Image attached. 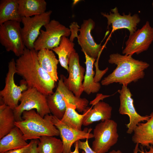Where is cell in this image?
Segmentation results:
<instances>
[{
  "instance_id": "2e32d148",
  "label": "cell",
  "mask_w": 153,
  "mask_h": 153,
  "mask_svg": "<svg viewBox=\"0 0 153 153\" xmlns=\"http://www.w3.org/2000/svg\"><path fill=\"white\" fill-rule=\"evenodd\" d=\"M112 110L111 106L103 101H99L94 103L93 108L88 107L84 111L86 113L83 120L82 125L87 126L96 121L110 119Z\"/></svg>"
},
{
  "instance_id": "4316f807",
  "label": "cell",
  "mask_w": 153,
  "mask_h": 153,
  "mask_svg": "<svg viewBox=\"0 0 153 153\" xmlns=\"http://www.w3.org/2000/svg\"><path fill=\"white\" fill-rule=\"evenodd\" d=\"M38 153H63V145L61 140L53 136H44L39 139Z\"/></svg>"
},
{
  "instance_id": "7402d4cb",
  "label": "cell",
  "mask_w": 153,
  "mask_h": 153,
  "mask_svg": "<svg viewBox=\"0 0 153 153\" xmlns=\"http://www.w3.org/2000/svg\"><path fill=\"white\" fill-rule=\"evenodd\" d=\"M84 53L85 58L86 69L82 87L83 91L90 95L91 93L98 92L101 86L98 82H95L94 77L95 74L93 70V65L96 59L90 57L86 53Z\"/></svg>"
},
{
  "instance_id": "603a6c76",
  "label": "cell",
  "mask_w": 153,
  "mask_h": 153,
  "mask_svg": "<svg viewBox=\"0 0 153 153\" xmlns=\"http://www.w3.org/2000/svg\"><path fill=\"white\" fill-rule=\"evenodd\" d=\"M47 100L50 112L53 116L61 120L65 112L66 105L63 94L58 86L52 94L47 96Z\"/></svg>"
},
{
  "instance_id": "d590c367",
  "label": "cell",
  "mask_w": 153,
  "mask_h": 153,
  "mask_svg": "<svg viewBox=\"0 0 153 153\" xmlns=\"http://www.w3.org/2000/svg\"><path fill=\"white\" fill-rule=\"evenodd\" d=\"M107 153H123L120 150H113Z\"/></svg>"
},
{
  "instance_id": "9a60e30c",
  "label": "cell",
  "mask_w": 153,
  "mask_h": 153,
  "mask_svg": "<svg viewBox=\"0 0 153 153\" xmlns=\"http://www.w3.org/2000/svg\"><path fill=\"white\" fill-rule=\"evenodd\" d=\"M123 14H120L116 7L111 9L109 14L101 12V15L107 19V29L111 26V33L117 29H126L129 30V35H131L137 30V25L140 21L139 15L135 14L131 15L130 12L127 15L124 13Z\"/></svg>"
},
{
  "instance_id": "6da1fadb",
  "label": "cell",
  "mask_w": 153,
  "mask_h": 153,
  "mask_svg": "<svg viewBox=\"0 0 153 153\" xmlns=\"http://www.w3.org/2000/svg\"><path fill=\"white\" fill-rule=\"evenodd\" d=\"M38 51L26 47L16 60V73L26 82L28 88H34L46 96L52 94L55 81L40 65Z\"/></svg>"
},
{
  "instance_id": "e0dca14e",
  "label": "cell",
  "mask_w": 153,
  "mask_h": 153,
  "mask_svg": "<svg viewBox=\"0 0 153 153\" xmlns=\"http://www.w3.org/2000/svg\"><path fill=\"white\" fill-rule=\"evenodd\" d=\"M149 119L145 123H140L133 130L132 141L149 148L153 145V112Z\"/></svg>"
},
{
  "instance_id": "8fae6325",
  "label": "cell",
  "mask_w": 153,
  "mask_h": 153,
  "mask_svg": "<svg viewBox=\"0 0 153 153\" xmlns=\"http://www.w3.org/2000/svg\"><path fill=\"white\" fill-rule=\"evenodd\" d=\"M118 92L120 94V105L119 112L122 115H127L129 118V122L126 124L128 128L126 132L131 134L141 122L148 120L150 117V115L142 116L136 111L135 108L133 100L132 98L131 94L127 86L122 85V88L119 90Z\"/></svg>"
},
{
  "instance_id": "3957f363",
  "label": "cell",
  "mask_w": 153,
  "mask_h": 153,
  "mask_svg": "<svg viewBox=\"0 0 153 153\" xmlns=\"http://www.w3.org/2000/svg\"><path fill=\"white\" fill-rule=\"evenodd\" d=\"M53 115L49 114L42 117L34 110L24 111L23 120L16 121L15 126L22 132L25 139H39L44 136L60 135V131L53 122Z\"/></svg>"
},
{
  "instance_id": "30bf717a",
  "label": "cell",
  "mask_w": 153,
  "mask_h": 153,
  "mask_svg": "<svg viewBox=\"0 0 153 153\" xmlns=\"http://www.w3.org/2000/svg\"><path fill=\"white\" fill-rule=\"evenodd\" d=\"M153 41V27L147 21L140 29L129 35L123 50L124 55L138 54L147 50Z\"/></svg>"
},
{
  "instance_id": "f1b7e54d",
  "label": "cell",
  "mask_w": 153,
  "mask_h": 153,
  "mask_svg": "<svg viewBox=\"0 0 153 153\" xmlns=\"http://www.w3.org/2000/svg\"><path fill=\"white\" fill-rule=\"evenodd\" d=\"M34 140H31L28 144L24 147L10 150L4 153H30Z\"/></svg>"
},
{
  "instance_id": "9c48e42d",
  "label": "cell",
  "mask_w": 153,
  "mask_h": 153,
  "mask_svg": "<svg viewBox=\"0 0 153 153\" xmlns=\"http://www.w3.org/2000/svg\"><path fill=\"white\" fill-rule=\"evenodd\" d=\"M52 12L50 10L33 16L22 17L23 27L21 33L26 48L34 49V43L41 33V29L50 22Z\"/></svg>"
},
{
  "instance_id": "cb8c5ba5",
  "label": "cell",
  "mask_w": 153,
  "mask_h": 153,
  "mask_svg": "<svg viewBox=\"0 0 153 153\" xmlns=\"http://www.w3.org/2000/svg\"><path fill=\"white\" fill-rule=\"evenodd\" d=\"M75 44L67 37H61L59 45L52 49L58 56L59 62L61 66L69 72V60L71 54L76 51L74 49Z\"/></svg>"
},
{
  "instance_id": "8992f818",
  "label": "cell",
  "mask_w": 153,
  "mask_h": 153,
  "mask_svg": "<svg viewBox=\"0 0 153 153\" xmlns=\"http://www.w3.org/2000/svg\"><path fill=\"white\" fill-rule=\"evenodd\" d=\"M44 27L45 30L41 29V33L34 43V49L37 51L42 49L52 50L59 45L62 37H67L71 34L70 29L54 19Z\"/></svg>"
},
{
  "instance_id": "ba28073f",
  "label": "cell",
  "mask_w": 153,
  "mask_h": 153,
  "mask_svg": "<svg viewBox=\"0 0 153 153\" xmlns=\"http://www.w3.org/2000/svg\"><path fill=\"white\" fill-rule=\"evenodd\" d=\"M20 22L8 21L0 25V43L7 52L19 57L26 47L21 33Z\"/></svg>"
},
{
  "instance_id": "52a82bcc",
  "label": "cell",
  "mask_w": 153,
  "mask_h": 153,
  "mask_svg": "<svg viewBox=\"0 0 153 153\" xmlns=\"http://www.w3.org/2000/svg\"><path fill=\"white\" fill-rule=\"evenodd\" d=\"M8 68L5 86L0 91V96L3 103L14 110L19 105L23 92L27 90L28 87L24 80L21 81L19 86L15 83L14 77L16 71V61L14 58L8 63Z\"/></svg>"
},
{
  "instance_id": "4dcf8cb0",
  "label": "cell",
  "mask_w": 153,
  "mask_h": 153,
  "mask_svg": "<svg viewBox=\"0 0 153 153\" xmlns=\"http://www.w3.org/2000/svg\"><path fill=\"white\" fill-rule=\"evenodd\" d=\"M70 30L71 32V35L69 39L70 41L73 42L74 39L77 37L78 36V32L79 31V28L80 27L78 26L76 22H73L70 26Z\"/></svg>"
},
{
  "instance_id": "d6986e66",
  "label": "cell",
  "mask_w": 153,
  "mask_h": 153,
  "mask_svg": "<svg viewBox=\"0 0 153 153\" xmlns=\"http://www.w3.org/2000/svg\"><path fill=\"white\" fill-rule=\"evenodd\" d=\"M20 130L15 126L7 134L0 140V153L20 148L27 145Z\"/></svg>"
},
{
  "instance_id": "ac0fdd59",
  "label": "cell",
  "mask_w": 153,
  "mask_h": 153,
  "mask_svg": "<svg viewBox=\"0 0 153 153\" xmlns=\"http://www.w3.org/2000/svg\"><path fill=\"white\" fill-rule=\"evenodd\" d=\"M37 57L43 69L55 82L59 80L57 65L59 62L53 51L48 49L41 50L38 51Z\"/></svg>"
},
{
  "instance_id": "5bb4252c",
  "label": "cell",
  "mask_w": 153,
  "mask_h": 153,
  "mask_svg": "<svg viewBox=\"0 0 153 153\" xmlns=\"http://www.w3.org/2000/svg\"><path fill=\"white\" fill-rule=\"evenodd\" d=\"M95 26V22L92 19L84 20L79 29L80 33L77 38L82 51L96 59L99 56L103 46L101 44L95 42L91 35V31Z\"/></svg>"
},
{
  "instance_id": "e575fe53",
  "label": "cell",
  "mask_w": 153,
  "mask_h": 153,
  "mask_svg": "<svg viewBox=\"0 0 153 153\" xmlns=\"http://www.w3.org/2000/svg\"><path fill=\"white\" fill-rule=\"evenodd\" d=\"M139 144L137 143L136 144L135 148L133 151V153H137L139 151Z\"/></svg>"
},
{
  "instance_id": "83f0119b",
  "label": "cell",
  "mask_w": 153,
  "mask_h": 153,
  "mask_svg": "<svg viewBox=\"0 0 153 153\" xmlns=\"http://www.w3.org/2000/svg\"><path fill=\"white\" fill-rule=\"evenodd\" d=\"M58 86L60 88L63 97L69 103L75 105L80 112H84L88 107V101L86 98L78 97L68 89L63 83V75H61L58 80Z\"/></svg>"
},
{
  "instance_id": "8d00e7d4",
  "label": "cell",
  "mask_w": 153,
  "mask_h": 153,
  "mask_svg": "<svg viewBox=\"0 0 153 153\" xmlns=\"http://www.w3.org/2000/svg\"><path fill=\"white\" fill-rule=\"evenodd\" d=\"M152 7L153 8V2H152Z\"/></svg>"
},
{
  "instance_id": "1f68e13d",
  "label": "cell",
  "mask_w": 153,
  "mask_h": 153,
  "mask_svg": "<svg viewBox=\"0 0 153 153\" xmlns=\"http://www.w3.org/2000/svg\"><path fill=\"white\" fill-rule=\"evenodd\" d=\"M39 141L38 139L34 140L30 153H38L37 150V147Z\"/></svg>"
},
{
  "instance_id": "836d02e7",
  "label": "cell",
  "mask_w": 153,
  "mask_h": 153,
  "mask_svg": "<svg viewBox=\"0 0 153 153\" xmlns=\"http://www.w3.org/2000/svg\"><path fill=\"white\" fill-rule=\"evenodd\" d=\"M75 149L74 150L73 152H71L70 153H80L79 151V148L78 146V141H76L75 143ZM81 153H85V152L83 151Z\"/></svg>"
},
{
  "instance_id": "44dd1931",
  "label": "cell",
  "mask_w": 153,
  "mask_h": 153,
  "mask_svg": "<svg viewBox=\"0 0 153 153\" xmlns=\"http://www.w3.org/2000/svg\"><path fill=\"white\" fill-rule=\"evenodd\" d=\"M17 0L0 1V25L8 21L20 22L22 17L19 13Z\"/></svg>"
},
{
  "instance_id": "484cf974",
  "label": "cell",
  "mask_w": 153,
  "mask_h": 153,
  "mask_svg": "<svg viewBox=\"0 0 153 153\" xmlns=\"http://www.w3.org/2000/svg\"><path fill=\"white\" fill-rule=\"evenodd\" d=\"M63 98L66 103V109L63 118L60 120L61 121L73 128L82 130L83 120L86 113V111H84L82 114H79L75 110L76 106L69 103L63 96Z\"/></svg>"
},
{
  "instance_id": "5b68a950",
  "label": "cell",
  "mask_w": 153,
  "mask_h": 153,
  "mask_svg": "<svg viewBox=\"0 0 153 153\" xmlns=\"http://www.w3.org/2000/svg\"><path fill=\"white\" fill-rule=\"evenodd\" d=\"M20 104L13 110L16 121L22 120L23 112L35 109L42 117L51 112L48 107L47 96L34 88H28L23 92Z\"/></svg>"
},
{
  "instance_id": "7c38bea8",
  "label": "cell",
  "mask_w": 153,
  "mask_h": 153,
  "mask_svg": "<svg viewBox=\"0 0 153 153\" xmlns=\"http://www.w3.org/2000/svg\"><path fill=\"white\" fill-rule=\"evenodd\" d=\"M53 122L60 131L63 145V153H70L73 144L78 140L94 138L91 133L92 129L86 128L83 130H79L61 122L60 120L53 115Z\"/></svg>"
},
{
  "instance_id": "4fadbf2b",
  "label": "cell",
  "mask_w": 153,
  "mask_h": 153,
  "mask_svg": "<svg viewBox=\"0 0 153 153\" xmlns=\"http://www.w3.org/2000/svg\"><path fill=\"white\" fill-rule=\"evenodd\" d=\"M68 66L69 76L67 78L63 75V83L76 96L80 97L83 92L82 82L84 79L85 70L80 65L79 56L76 51L71 54Z\"/></svg>"
},
{
  "instance_id": "d4e9b609",
  "label": "cell",
  "mask_w": 153,
  "mask_h": 153,
  "mask_svg": "<svg viewBox=\"0 0 153 153\" xmlns=\"http://www.w3.org/2000/svg\"><path fill=\"white\" fill-rule=\"evenodd\" d=\"M16 121L13 110L3 103L0 106V139L15 126Z\"/></svg>"
},
{
  "instance_id": "f546056e",
  "label": "cell",
  "mask_w": 153,
  "mask_h": 153,
  "mask_svg": "<svg viewBox=\"0 0 153 153\" xmlns=\"http://www.w3.org/2000/svg\"><path fill=\"white\" fill-rule=\"evenodd\" d=\"M88 139H86L85 141H82L80 140L78 141L79 149L82 150L85 153H97L89 146Z\"/></svg>"
},
{
  "instance_id": "7a4b0ae2",
  "label": "cell",
  "mask_w": 153,
  "mask_h": 153,
  "mask_svg": "<svg viewBox=\"0 0 153 153\" xmlns=\"http://www.w3.org/2000/svg\"><path fill=\"white\" fill-rule=\"evenodd\" d=\"M131 55H122L118 53L111 54L108 62L117 65L113 72L101 82L103 86L118 83L128 86L144 77V71L149 66L146 62L133 58Z\"/></svg>"
},
{
  "instance_id": "ffe728a7",
  "label": "cell",
  "mask_w": 153,
  "mask_h": 153,
  "mask_svg": "<svg viewBox=\"0 0 153 153\" xmlns=\"http://www.w3.org/2000/svg\"><path fill=\"white\" fill-rule=\"evenodd\" d=\"M19 13L22 17H29L45 12L47 3L44 0H17Z\"/></svg>"
},
{
  "instance_id": "d6a6232c",
  "label": "cell",
  "mask_w": 153,
  "mask_h": 153,
  "mask_svg": "<svg viewBox=\"0 0 153 153\" xmlns=\"http://www.w3.org/2000/svg\"><path fill=\"white\" fill-rule=\"evenodd\" d=\"M148 149V150L146 149L143 150V149L141 150L139 149V152L140 153H153V145H151Z\"/></svg>"
},
{
  "instance_id": "277c9868",
  "label": "cell",
  "mask_w": 153,
  "mask_h": 153,
  "mask_svg": "<svg viewBox=\"0 0 153 153\" xmlns=\"http://www.w3.org/2000/svg\"><path fill=\"white\" fill-rule=\"evenodd\" d=\"M92 149L97 153H107L117 142V124L110 119L97 124L93 130Z\"/></svg>"
}]
</instances>
